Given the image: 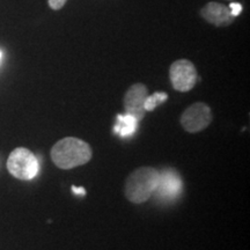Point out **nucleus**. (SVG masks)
Segmentation results:
<instances>
[{
    "label": "nucleus",
    "instance_id": "9d476101",
    "mask_svg": "<svg viewBox=\"0 0 250 250\" xmlns=\"http://www.w3.org/2000/svg\"><path fill=\"white\" fill-rule=\"evenodd\" d=\"M167 99H168V94L165 92H155L153 93L152 95H148L147 98H146L145 104H144L145 111L154 110L159 104L164 103Z\"/></svg>",
    "mask_w": 250,
    "mask_h": 250
},
{
    "label": "nucleus",
    "instance_id": "7ed1b4c3",
    "mask_svg": "<svg viewBox=\"0 0 250 250\" xmlns=\"http://www.w3.org/2000/svg\"><path fill=\"white\" fill-rule=\"evenodd\" d=\"M7 169L15 179L29 181L39 173V161L35 154L28 148L18 147L8 156Z\"/></svg>",
    "mask_w": 250,
    "mask_h": 250
},
{
    "label": "nucleus",
    "instance_id": "6e6552de",
    "mask_svg": "<svg viewBox=\"0 0 250 250\" xmlns=\"http://www.w3.org/2000/svg\"><path fill=\"white\" fill-rule=\"evenodd\" d=\"M201 15L206 22L215 27H227L235 21L229 7L220 2L210 1L201 9Z\"/></svg>",
    "mask_w": 250,
    "mask_h": 250
},
{
    "label": "nucleus",
    "instance_id": "20e7f679",
    "mask_svg": "<svg viewBox=\"0 0 250 250\" xmlns=\"http://www.w3.org/2000/svg\"><path fill=\"white\" fill-rule=\"evenodd\" d=\"M169 79L175 90L186 93L195 87L198 74L193 62L188 59H179L170 65Z\"/></svg>",
    "mask_w": 250,
    "mask_h": 250
},
{
    "label": "nucleus",
    "instance_id": "1a4fd4ad",
    "mask_svg": "<svg viewBox=\"0 0 250 250\" xmlns=\"http://www.w3.org/2000/svg\"><path fill=\"white\" fill-rule=\"evenodd\" d=\"M137 123H138V121L129 114L118 115L116 125L114 127V132L120 134L122 137L130 136L136 131Z\"/></svg>",
    "mask_w": 250,
    "mask_h": 250
},
{
    "label": "nucleus",
    "instance_id": "f03ea898",
    "mask_svg": "<svg viewBox=\"0 0 250 250\" xmlns=\"http://www.w3.org/2000/svg\"><path fill=\"white\" fill-rule=\"evenodd\" d=\"M160 173L153 167H140L133 170L125 181L124 193L131 203L142 204L154 195Z\"/></svg>",
    "mask_w": 250,
    "mask_h": 250
},
{
    "label": "nucleus",
    "instance_id": "423d86ee",
    "mask_svg": "<svg viewBox=\"0 0 250 250\" xmlns=\"http://www.w3.org/2000/svg\"><path fill=\"white\" fill-rule=\"evenodd\" d=\"M148 96V89L144 83H133L124 95V109L126 114L131 115L137 121H142L145 116V104L146 98Z\"/></svg>",
    "mask_w": 250,
    "mask_h": 250
},
{
    "label": "nucleus",
    "instance_id": "9b49d317",
    "mask_svg": "<svg viewBox=\"0 0 250 250\" xmlns=\"http://www.w3.org/2000/svg\"><path fill=\"white\" fill-rule=\"evenodd\" d=\"M66 1L67 0H48V4L50 8L54 9V11H58V9H62L64 7Z\"/></svg>",
    "mask_w": 250,
    "mask_h": 250
},
{
    "label": "nucleus",
    "instance_id": "4468645a",
    "mask_svg": "<svg viewBox=\"0 0 250 250\" xmlns=\"http://www.w3.org/2000/svg\"><path fill=\"white\" fill-rule=\"evenodd\" d=\"M1 57H2V52L0 51V59H1Z\"/></svg>",
    "mask_w": 250,
    "mask_h": 250
},
{
    "label": "nucleus",
    "instance_id": "f8f14e48",
    "mask_svg": "<svg viewBox=\"0 0 250 250\" xmlns=\"http://www.w3.org/2000/svg\"><path fill=\"white\" fill-rule=\"evenodd\" d=\"M228 7H229L230 12H232V14L235 18L242 12V6H241V4H239V2H232V4L228 6Z\"/></svg>",
    "mask_w": 250,
    "mask_h": 250
},
{
    "label": "nucleus",
    "instance_id": "0eeeda50",
    "mask_svg": "<svg viewBox=\"0 0 250 250\" xmlns=\"http://www.w3.org/2000/svg\"><path fill=\"white\" fill-rule=\"evenodd\" d=\"M182 191V180L180 175L173 169H167L160 173L159 183L154 193L161 201H171L177 198Z\"/></svg>",
    "mask_w": 250,
    "mask_h": 250
},
{
    "label": "nucleus",
    "instance_id": "f257e3e1",
    "mask_svg": "<svg viewBox=\"0 0 250 250\" xmlns=\"http://www.w3.org/2000/svg\"><path fill=\"white\" fill-rule=\"evenodd\" d=\"M51 160L61 169H72L89 162L93 152L90 146L83 140L74 137L58 140L52 146Z\"/></svg>",
    "mask_w": 250,
    "mask_h": 250
},
{
    "label": "nucleus",
    "instance_id": "39448f33",
    "mask_svg": "<svg viewBox=\"0 0 250 250\" xmlns=\"http://www.w3.org/2000/svg\"><path fill=\"white\" fill-rule=\"evenodd\" d=\"M181 124L187 132H201L212 122L211 108L204 102H196L188 107L181 116Z\"/></svg>",
    "mask_w": 250,
    "mask_h": 250
},
{
    "label": "nucleus",
    "instance_id": "ddd939ff",
    "mask_svg": "<svg viewBox=\"0 0 250 250\" xmlns=\"http://www.w3.org/2000/svg\"><path fill=\"white\" fill-rule=\"evenodd\" d=\"M72 191L74 193H77V195H80V196H85L86 195V191L83 188H77V187H72Z\"/></svg>",
    "mask_w": 250,
    "mask_h": 250
}]
</instances>
